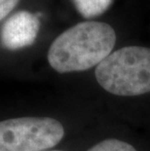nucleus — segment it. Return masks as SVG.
<instances>
[{"instance_id":"obj_7","label":"nucleus","mask_w":150,"mask_h":151,"mask_svg":"<svg viewBox=\"0 0 150 151\" xmlns=\"http://www.w3.org/2000/svg\"><path fill=\"white\" fill-rule=\"evenodd\" d=\"M20 0H0V21L6 18L16 8Z\"/></svg>"},{"instance_id":"obj_1","label":"nucleus","mask_w":150,"mask_h":151,"mask_svg":"<svg viewBox=\"0 0 150 151\" xmlns=\"http://www.w3.org/2000/svg\"><path fill=\"white\" fill-rule=\"evenodd\" d=\"M116 43L115 30L101 22H79L63 31L48 51V62L57 72L84 71L112 53Z\"/></svg>"},{"instance_id":"obj_3","label":"nucleus","mask_w":150,"mask_h":151,"mask_svg":"<svg viewBox=\"0 0 150 151\" xmlns=\"http://www.w3.org/2000/svg\"><path fill=\"white\" fill-rule=\"evenodd\" d=\"M65 136L63 126L49 117H22L0 121V151H45Z\"/></svg>"},{"instance_id":"obj_5","label":"nucleus","mask_w":150,"mask_h":151,"mask_svg":"<svg viewBox=\"0 0 150 151\" xmlns=\"http://www.w3.org/2000/svg\"><path fill=\"white\" fill-rule=\"evenodd\" d=\"M112 1L113 0H72L77 12L86 19L103 14L111 6Z\"/></svg>"},{"instance_id":"obj_4","label":"nucleus","mask_w":150,"mask_h":151,"mask_svg":"<svg viewBox=\"0 0 150 151\" xmlns=\"http://www.w3.org/2000/svg\"><path fill=\"white\" fill-rule=\"evenodd\" d=\"M38 15L28 11H19L2 25L0 42L5 49L16 51L32 45L39 32Z\"/></svg>"},{"instance_id":"obj_2","label":"nucleus","mask_w":150,"mask_h":151,"mask_svg":"<svg viewBox=\"0 0 150 151\" xmlns=\"http://www.w3.org/2000/svg\"><path fill=\"white\" fill-rule=\"evenodd\" d=\"M95 78L101 88L116 96L150 93V48L129 46L114 51L97 66Z\"/></svg>"},{"instance_id":"obj_6","label":"nucleus","mask_w":150,"mask_h":151,"mask_svg":"<svg viewBox=\"0 0 150 151\" xmlns=\"http://www.w3.org/2000/svg\"><path fill=\"white\" fill-rule=\"evenodd\" d=\"M87 151H136V149L125 141L110 139L100 141Z\"/></svg>"},{"instance_id":"obj_8","label":"nucleus","mask_w":150,"mask_h":151,"mask_svg":"<svg viewBox=\"0 0 150 151\" xmlns=\"http://www.w3.org/2000/svg\"><path fill=\"white\" fill-rule=\"evenodd\" d=\"M45 151H62V150H45Z\"/></svg>"}]
</instances>
